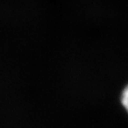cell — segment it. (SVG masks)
I'll use <instances>...</instances> for the list:
<instances>
[{
    "instance_id": "6da1fadb",
    "label": "cell",
    "mask_w": 128,
    "mask_h": 128,
    "mask_svg": "<svg viewBox=\"0 0 128 128\" xmlns=\"http://www.w3.org/2000/svg\"><path fill=\"white\" fill-rule=\"evenodd\" d=\"M120 102H121L123 108L126 110V112L128 114V84L123 88L122 92H121Z\"/></svg>"
}]
</instances>
